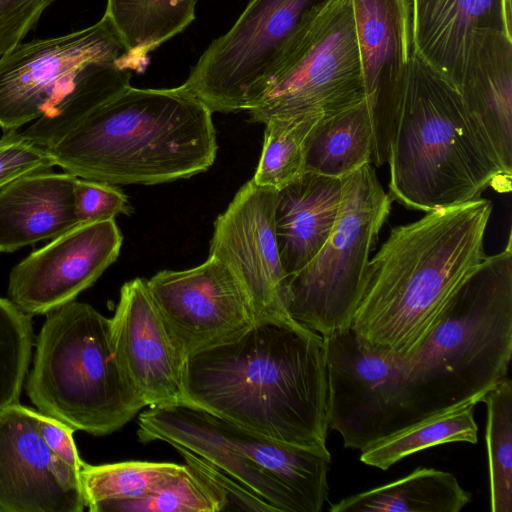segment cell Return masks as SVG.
<instances>
[{
    "mask_svg": "<svg viewBox=\"0 0 512 512\" xmlns=\"http://www.w3.org/2000/svg\"><path fill=\"white\" fill-rule=\"evenodd\" d=\"M330 0H251L212 41L184 86L211 112L248 111Z\"/></svg>",
    "mask_w": 512,
    "mask_h": 512,
    "instance_id": "9",
    "label": "cell"
},
{
    "mask_svg": "<svg viewBox=\"0 0 512 512\" xmlns=\"http://www.w3.org/2000/svg\"><path fill=\"white\" fill-rule=\"evenodd\" d=\"M197 0H107L108 17L130 54L145 67L149 54L195 19Z\"/></svg>",
    "mask_w": 512,
    "mask_h": 512,
    "instance_id": "26",
    "label": "cell"
},
{
    "mask_svg": "<svg viewBox=\"0 0 512 512\" xmlns=\"http://www.w3.org/2000/svg\"><path fill=\"white\" fill-rule=\"evenodd\" d=\"M391 204L370 164L342 178L332 232L305 267L287 276L285 307L293 320L322 337L351 326L364 292L370 254Z\"/></svg>",
    "mask_w": 512,
    "mask_h": 512,
    "instance_id": "8",
    "label": "cell"
},
{
    "mask_svg": "<svg viewBox=\"0 0 512 512\" xmlns=\"http://www.w3.org/2000/svg\"><path fill=\"white\" fill-rule=\"evenodd\" d=\"M492 203L484 198L399 225L370 259L351 328L370 347L410 355L485 258Z\"/></svg>",
    "mask_w": 512,
    "mask_h": 512,
    "instance_id": "3",
    "label": "cell"
},
{
    "mask_svg": "<svg viewBox=\"0 0 512 512\" xmlns=\"http://www.w3.org/2000/svg\"><path fill=\"white\" fill-rule=\"evenodd\" d=\"M185 404L266 438L328 450L324 338L295 320L258 321L187 356Z\"/></svg>",
    "mask_w": 512,
    "mask_h": 512,
    "instance_id": "2",
    "label": "cell"
},
{
    "mask_svg": "<svg viewBox=\"0 0 512 512\" xmlns=\"http://www.w3.org/2000/svg\"><path fill=\"white\" fill-rule=\"evenodd\" d=\"M77 177L45 171L0 190V252L54 239L78 224L73 187Z\"/></svg>",
    "mask_w": 512,
    "mask_h": 512,
    "instance_id": "22",
    "label": "cell"
},
{
    "mask_svg": "<svg viewBox=\"0 0 512 512\" xmlns=\"http://www.w3.org/2000/svg\"><path fill=\"white\" fill-rule=\"evenodd\" d=\"M184 465L169 462L125 461L90 465L80 470L86 508L102 501L140 499L179 474Z\"/></svg>",
    "mask_w": 512,
    "mask_h": 512,
    "instance_id": "27",
    "label": "cell"
},
{
    "mask_svg": "<svg viewBox=\"0 0 512 512\" xmlns=\"http://www.w3.org/2000/svg\"><path fill=\"white\" fill-rule=\"evenodd\" d=\"M388 195L425 213L511 190L456 88L414 52L388 161Z\"/></svg>",
    "mask_w": 512,
    "mask_h": 512,
    "instance_id": "4",
    "label": "cell"
},
{
    "mask_svg": "<svg viewBox=\"0 0 512 512\" xmlns=\"http://www.w3.org/2000/svg\"><path fill=\"white\" fill-rule=\"evenodd\" d=\"M137 435L202 456L275 512H319L327 500L329 450L274 441L187 404L144 410Z\"/></svg>",
    "mask_w": 512,
    "mask_h": 512,
    "instance_id": "7",
    "label": "cell"
},
{
    "mask_svg": "<svg viewBox=\"0 0 512 512\" xmlns=\"http://www.w3.org/2000/svg\"><path fill=\"white\" fill-rule=\"evenodd\" d=\"M56 0H0V58L14 49Z\"/></svg>",
    "mask_w": 512,
    "mask_h": 512,
    "instance_id": "35",
    "label": "cell"
},
{
    "mask_svg": "<svg viewBox=\"0 0 512 512\" xmlns=\"http://www.w3.org/2000/svg\"><path fill=\"white\" fill-rule=\"evenodd\" d=\"M276 189L252 179L214 222L209 256L222 261L247 294L257 322L293 320L285 307L287 275L274 221Z\"/></svg>",
    "mask_w": 512,
    "mask_h": 512,
    "instance_id": "14",
    "label": "cell"
},
{
    "mask_svg": "<svg viewBox=\"0 0 512 512\" xmlns=\"http://www.w3.org/2000/svg\"><path fill=\"white\" fill-rule=\"evenodd\" d=\"M40 434L49 447L61 460L75 470H81L84 462L80 458L74 439V430L63 422L38 411Z\"/></svg>",
    "mask_w": 512,
    "mask_h": 512,
    "instance_id": "36",
    "label": "cell"
},
{
    "mask_svg": "<svg viewBox=\"0 0 512 512\" xmlns=\"http://www.w3.org/2000/svg\"><path fill=\"white\" fill-rule=\"evenodd\" d=\"M130 54L106 15L55 38L18 44L0 58V127L18 130L51 109L88 66Z\"/></svg>",
    "mask_w": 512,
    "mask_h": 512,
    "instance_id": "12",
    "label": "cell"
},
{
    "mask_svg": "<svg viewBox=\"0 0 512 512\" xmlns=\"http://www.w3.org/2000/svg\"><path fill=\"white\" fill-rule=\"evenodd\" d=\"M365 100L351 0H330L248 110L251 122L327 117Z\"/></svg>",
    "mask_w": 512,
    "mask_h": 512,
    "instance_id": "10",
    "label": "cell"
},
{
    "mask_svg": "<svg viewBox=\"0 0 512 512\" xmlns=\"http://www.w3.org/2000/svg\"><path fill=\"white\" fill-rule=\"evenodd\" d=\"M323 338L329 427L346 448L362 451L422 419L399 358L364 344L351 327Z\"/></svg>",
    "mask_w": 512,
    "mask_h": 512,
    "instance_id": "11",
    "label": "cell"
},
{
    "mask_svg": "<svg viewBox=\"0 0 512 512\" xmlns=\"http://www.w3.org/2000/svg\"><path fill=\"white\" fill-rule=\"evenodd\" d=\"M74 213L78 224L115 219L133 211L127 196L108 182L78 178L73 187Z\"/></svg>",
    "mask_w": 512,
    "mask_h": 512,
    "instance_id": "33",
    "label": "cell"
},
{
    "mask_svg": "<svg viewBox=\"0 0 512 512\" xmlns=\"http://www.w3.org/2000/svg\"><path fill=\"white\" fill-rule=\"evenodd\" d=\"M320 119L301 116L266 122L263 149L252 180L277 190L302 174L306 139Z\"/></svg>",
    "mask_w": 512,
    "mask_h": 512,
    "instance_id": "29",
    "label": "cell"
},
{
    "mask_svg": "<svg viewBox=\"0 0 512 512\" xmlns=\"http://www.w3.org/2000/svg\"><path fill=\"white\" fill-rule=\"evenodd\" d=\"M109 331L116 361L146 407L185 404L186 356L157 309L146 279L122 285Z\"/></svg>",
    "mask_w": 512,
    "mask_h": 512,
    "instance_id": "17",
    "label": "cell"
},
{
    "mask_svg": "<svg viewBox=\"0 0 512 512\" xmlns=\"http://www.w3.org/2000/svg\"><path fill=\"white\" fill-rule=\"evenodd\" d=\"M365 101L372 127V163H387L415 52L412 0H351Z\"/></svg>",
    "mask_w": 512,
    "mask_h": 512,
    "instance_id": "15",
    "label": "cell"
},
{
    "mask_svg": "<svg viewBox=\"0 0 512 512\" xmlns=\"http://www.w3.org/2000/svg\"><path fill=\"white\" fill-rule=\"evenodd\" d=\"M31 316L10 299L0 297V411L19 403L31 363Z\"/></svg>",
    "mask_w": 512,
    "mask_h": 512,
    "instance_id": "31",
    "label": "cell"
},
{
    "mask_svg": "<svg viewBox=\"0 0 512 512\" xmlns=\"http://www.w3.org/2000/svg\"><path fill=\"white\" fill-rule=\"evenodd\" d=\"M456 477L420 467L393 482L343 498L330 512H459L471 501Z\"/></svg>",
    "mask_w": 512,
    "mask_h": 512,
    "instance_id": "23",
    "label": "cell"
},
{
    "mask_svg": "<svg viewBox=\"0 0 512 512\" xmlns=\"http://www.w3.org/2000/svg\"><path fill=\"white\" fill-rule=\"evenodd\" d=\"M176 450L219 497L222 511L275 512L265 500L207 459L185 448Z\"/></svg>",
    "mask_w": 512,
    "mask_h": 512,
    "instance_id": "32",
    "label": "cell"
},
{
    "mask_svg": "<svg viewBox=\"0 0 512 512\" xmlns=\"http://www.w3.org/2000/svg\"><path fill=\"white\" fill-rule=\"evenodd\" d=\"M122 241L115 219L77 224L13 267L8 299L31 317L47 315L92 286Z\"/></svg>",
    "mask_w": 512,
    "mask_h": 512,
    "instance_id": "16",
    "label": "cell"
},
{
    "mask_svg": "<svg viewBox=\"0 0 512 512\" xmlns=\"http://www.w3.org/2000/svg\"><path fill=\"white\" fill-rule=\"evenodd\" d=\"M342 178L304 171L277 189L274 221L287 276L305 267L323 247L336 222Z\"/></svg>",
    "mask_w": 512,
    "mask_h": 512,
    "instance_id": "21",
    "label": "cell"
},
{
    "mask_svg": "<svg viewBox=\"0 0 512 512\" xmlns=\"http://www.w3.org/2000/svg\"><path fill=\"white\" fill-rule=\"evenodd\" d=\"M372 161L366 101L321 118L306 139L304 171L343 178Z\"/></svg>",
    "mask_w": 512,
    "mask_h": 512,
    "instance_id": "24",
    "label": "cell"
},
{
    "mask_svg": "<svg viewBox=\"0 0 512 512\" xmlns=\"http://www.w3.org/2000/svg\"><path fill=\"white\" fill-rule=\"evenodd\" d=\"M486 405L490 510L512 512V382L505 376L481 397Z\"/></svg>",
    "mask_w": 512,
    "mask_h": 512,
    "instance_id": "28",
    "label": "cell"
},
{
    "mask_svg": "<svg viewBox=\"0 0 512 512\" xmlns=\"http://www.w3.org/2000/svg\"><path fill=\"white\" fill-rule=\"evenodd\" d=\"M35 344L26 391L40 413L103 436L146 407L116 361L109 318L91 305L74 300L48 313Z\"/></svg>",
    "mask_w": 512,
    "mask_h": 512,
    "instance_id": "6",
    "label": "cell"
},
{
    "mask_svg": "<svg viewBox=\"0 0 512 512\" xmlns=\"http://www.w3.org/2000/svg\"><path fill=\"white\" fill-rule=\"evenodd\" d=\"M512 357V241L485 256L415 350L400 359L421 418L484 394Z\"/></svg>",
    "mask_w": 512,
    "mask_h": 512,
    "instance_id": "5",
    "label": "cell"
},
{
    "mask_svg": "<svg viewBox=\"0 0 512 512\" xmlns=\"http://www.w3.org/2000/svg\"><path fill=\"white\" fill-rule=\"evenodd\" d=\"M127 58L94 63L23 132L56 166L114 185H155L208 170L217 154L211 110L184 84L135 88Z\"/></svg>",
    "mask_w": 512,
    "mask_h": 512,
    "instance_id": "1",
    "label": "cell"
},
{
    "mask_svg": "<svg viewBox=\"0 0 512 512\" xmlns=\"http://www.w3.org/2000/svg\"><path fill=\"white\" fill-rule=\"evenodd\" d=\"M482 395L446 407L379 440L361 451L360 461L387 470L398 461L434 446L453 442L477 443L474 408Z\"/></svg>",
    "mask_w": 512,
    "mask_h": 512,
    "instance_id": "25",
    "label": "cell"
},
{
    "mask_svg": "<svg viewBox=\"0 0 512 512\" xmlns=\"http://www.w3.org/2000/svg\"><path fill=\"white\" fill-rule=\"evenodd\" d=\"M56 166L48 152L18 130L0 138V190L26 175L50 171Z\"/></svg>",
    "mask_w": 512,
    "mask_h": 512,
    "instance_id": "34",
    "label": "cell"
},
{
    "mask_svg": "<svg viewBox=\"0 0 512 512\" xmlns=\"http://www.w3.org/2000/svg\"><path fill=\"white\" fill-rule=\"evenodd\" d=\"M455 88L479 136L511 178L512 38L476 33Z\"/></svg>",
    "mask_w": 512,
    "mask_h": 512,
    "instance_id": "19",
    "label": "cell"
},
{
    "mask_svg": "<svg viewBox=\"0 0 512 512\" xmlns=\"http://www.w3.org/2000/svg\"><path fill=\"white\" fill-rule=\"evenodd\" d=\"M91 512H220L222 503L209 485L186 464L157 491L140 499L102 501Z\"/></svg>",
    "mask_w": 512,
    "mask_h": 512,
    "instance_id": "30",
    "label": "cell"
},
{
    "mask_svg": "<svg viewBox=\"0 0 512 512\" xmlns=\"http://www.w3.org/2000/svg\"><path fill=\"white\" fill-rule=\"evenodd\" d=\"M416 54L458 84L476 33L512 38V0H412Z\"/></svg>",
    "mask_w": 512,
    "mask_h": 512,
    "instance_id": "20",
    "label": "cell"
},
{
    "mask_svg": "<svg viewBox=\"0 0 512 512\" xmlns=\"http://www.w3.org/2000/svg\"><path fill=\"white\" fill-rule=\"evenodd\" d=\"M80 472L43 440L38 411L15 403L0 411V512H82Z\"/></svg>",
    "mask_w": 512,
    "mask_h": 512,
    "instance_id": "18",
    "label": "cell"
},
{
    "mask_svg": "<svg viewBox=\"0 0 512 512\" xmlns=\"http://www.w3.org/2000/svg\"><path fill=\"white\" fill-rule=\"evenodd\" d=\"M147 286L186 358L237 338L257 322L243 287L213 256L186 270L160 271Z\"/></svg>",
    "mask_w": 512,
    "mask_h": 512,
    "instance_id": "13",
    "label": "cell"
}]
</instances>
